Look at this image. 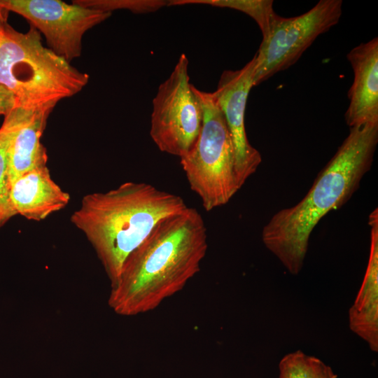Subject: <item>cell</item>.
Returning <instances> with one entry per match:
<instances>
[{
  "instance_id": "ac0fdd59",
  "label": "cell",
  "mask_w": 378,
  "mask_h": 378,
  "mask_svg": "<svg viewBox=\"0 0 378 378\" xmlns=\"http://www.w3.org/2000/svg\"><path fill=\"white\" fill-rule=\"evenodd\" d=\"M15 108L16 104L13 95L0 85V115L6 116Z\"/></svg>"
},
{
  "instance_id": "5b68a950",
  "label": "cell",
  "mask_w": 378,
  "mask_h": 378,
  "mask_svg": "<svg viewBox=\"0 0 378 378\" xmlns=\"http://www.w3.org/2000/svg\"><path fill=\"white\" fill-rule=\"evenodd\" d=\"M203 111L202 129L190 150L180 158L190 189L206 211L226 204L241 188L232 137L212 92L195 87Z\"/></svg>"
},
{
  "instance_id": "277c9868",
  "label": "cell",
  "mask_w": 378,
  "mask_h": 378,
  "mask_svg": "<svg viewBox=\"0 0 378 378\" xmlns=\"http://www.w3.org/2000/svg\"><path fill=\"white\" fill-rule=\"evenodd\" d=\"M89 76L41 43L32 26L26 33L7 22L0 32V85L13 95L16 107L25 110L54 108L80 92Z\"/></svg>"
},
{
  "instance_id": "d6986e66",
  "label": "cell",
  "mask_w": 378,
  "mask_h": 378,
  "mask_svg": "<svg viewBox=\"0 0 378 378\" xmlns=\"http://www.w3.org/2000/svg\"><path fill=\"white\" fill-rule=\"evenodd\" d=\"M8 11L2 4V0H0V20L7 22Z\"/></svg>"
},
{
  "instance_id": "ffe728a7",
  "label": "cell",
  "mask_w": 378,
  "mask_h": 378,
  "mask_svg": "<svg viewBox=\"0 0 378 378\" xmlns=\"http://www.w3.org/2000/svg\"><path fill=\"white\" fill-rule=\"evenodd\" d=\"M7 22L6 21H3L1 20H0V32L1 31L3 27H4V25Z\"/></svg>"
},
{
  "instance_id": "8fae6325",
  "label": "cell",
  "mask_w": 378,
  "mask_h": 378,
  "mask_svg": "<svg viewBox=\"0 0 378 378\" xmlns=\"http://www.w3.org/2000/svg\"><path fill=\"white\" fill-rule=\"evenodd\" d=\"M370 249L366 271L356 299L349 309L351 330L378 352V211L369 216Z\"/></svg>"
},
{
  "instance_id": "9a60e30c",
  "label": "cell",
  "mask_w": 378,
  "mask_h": 378,
  "mask_svg": "<svg viewBox=\"0 0 378 378\" xmlns=\"http://www.w3.org/2000/svg\"><path fill=\"white\" fill-rule=\"evenodd\" d=\"M191 4H206L241 11L256 22L262 32V38L268 34L273 22L278 15L274 10L272 0H172L169 1L168 6Z\"/></svg>"
},
{
  "instance_id": "4fadbf2b",
  "label": "cell",
  "mask_w": 378,
  "mask_h": 378,
  "mask_svg": "<svg viewBox=\"0 0 378 378\" xmlns=\"http://www.w3.org/2000/svg\"><path fill=\"white\" fill-rule=\"evenodd\" d=\"M52 107L28 110L21 122L9 149L8 168L12 183L34 169L47 166L48 155L41 138Z\"/></svg>"
},
{
  "instance_id": "5bb4252c",
  "label": "cell",
  "mask_w": 378,
  "mask_h": 378,
  "mask_svg": "<svg viewBox=\"0 0 378 378\" xmlns=\"http://www.w3.org/2000/svg\"><path fill=\"white\" fill-rule=\"evenodd\" d=\"M27 111L15 108L4 116L0 127V228L18 214L10 197L8 155L11 141Z\"/></svg>"
},
{
  "instance_id": "7a4b0ae2",
  "label": "cell",
  "mask_w": 378,
  "mask_h": 378,
  "mask_svg": "<svg viewBox=\"0 0 378 378\" xmlns=\"http://www.w3.org/2000/svg\"><path fill=\"white\" fill-rule=\"evenodd\" d=\"M378 144V123L350 128L349 135L297 204L277 211L265 225V247L289 273L301 271L312 230L329 211L345 204L370 169Z\"/></svg>"
},
{
  "instance_id": "3957f363",
  "label": "cell",
  "mask_w": 378,
  "mask_h": 378,
  "mask_svg": "<svg viewBox=\"0 0 378 378\" xmlns=\"http://www.w3.org/2000/svg\"><path fill=\"white\" fill-rule=\"evenodd\" d=\"M188 207L178 195L144 182H125L85 195L71 216L83 232L113 284L123 264L162 220Z\"/></svg>"
},
{
  "instance_id": "30bf717a",
  "label": "cell",
  "mask_w": 378,
  "mask_h": 378,
  "mask_svg": "<svg viewBox=\"0 0 378 378\" xmlns=\"http://www.w3.org/2000/svg\"><path fill=\"white\" fill-rule=\"evenodd\" d=\"M354 71L345 120L351 128L378 123V38L361 43L346 55Z\"/></svg>"
},
{
  "instance_id": "9c48e42d",
  "label": "cell",
  "mask_w": 378,
  "mask_h": 378,
  "mask_svg": "<svg viewBox=\"0 0 378 378\" xmlns=\"http://www.w3.org/2000/svg\"><path fill=\"white\" fill-rule=\"evenodd\" d=\"M255 56L241 69L225 70L214 97L230 133L235 155V172L239 186L255 172L262 158L249 143L245 129V111L248 93L253 87Z\"/></svg>"
},
{
  "instance_id": "52a82bcc",
  "label": "cell",
  "mask_w": 378,
  "mask_h": 378,
  "mask_svg": "<svg viewBox=\"0 0 378 378\" xmlns=\"http://www.w3.org/2000/svg\"><path fill=\"white\" fill-rule=\"evenodd\" d=\"M342 13V0H321L302 15H278L254 55L253 87L293 65L319 35L338 23Z\"/></svg>"
},
{
  "instance_id": "2e32d148",
  "label": "cell",
  "mask_w": 378,
  "mask_h": 378,
  "mask_svg": "<svg viewBox=\"0 0 378 378\" xmlns=\"http://www.w3.org/2000/svg\"><path fill=\"white\" fill-rule=\"evenodd\" d=\"M278 368V378H338L331 367L301 350L284 355Z\"/></svg>"
},
{
  "instance_id": "e0dca14e",
  "label": "cell",
  "mask_w": 378,
  "mask_h": 378,
  "mask_svg": "<svg viewBox=\"0 0 378 378\" xmlns=\"http://www.w3.org/2000/svg\"><path fill=\"white\" fill-rule=\"evenodd\" d=\"M75 2L84 6L111 13L116 9H127L135 13L155 11L168 6L169 1L163 0H76Z\"/></svg>"
},
{
  "instance_id": "7c38bea8",
  "label": "cell",
  "mask_w": 378,
  "mask_h": 378,
  "mask_svg": "<svg viewBox=\"0 0 378 378\" xmlns=\"http://www.w3.org/2000/svg\"><path fill=\"white\" fill-rule=\"evenodd\" d=\"M10 197L14 209L28 220L41 221L64 209L70 195L51 178L48 166L30 170L11 186Z\"/></svg>"
},
{
  "instance_id": "6da1fadb",
  "label": "cell",
  "mask_w": 378,
  "mask_h": 378,
  "mask_svg": "<svg viewBox=\"0 0 378 378\" xmlns=\"http://www.w3.org/2000/svg\"><path fill=\"white\" fill-rule=\"evenodd\" d=\"M207 247L206 227L196 209L162 220L125 260L111 284V307L125 316L156 309L200 270Z\"/></svg>"
},
{
  "instance_id": "ba28073f",
  "label": "cell",
  "mask_w": 378,
  "mask_h": 378,
  "mask_svg": "<svg viewBox=\"0 0 378 378\" xmlns=\"http://www.w3.org/2000/svg\"><path fill=\"white\" fill-rule=\"evenodd\" d=\"M2 4L27 19L43 34L49 48L69 62L81 55L84 34L111 15L74 1L2 0Z\"/></svg>"
},
{
  "instance_id": "8992f818",
  "label": "cell",
  "mask_w": 378,
  "mask_h": 378,
  "mask_svg": "<svg viewBox=\"0 0 378 378\" xmlns=\"http://www.w3.org/2000/svg\"><path fill=\"white\" fill-rule=\"evenodd\" d=\"M188 59L183 53L169 76L160 85L153 100L150 135L162 152L180 158L200 134L203 111L190 83Z\"/></svg>"
}]
</instances>
